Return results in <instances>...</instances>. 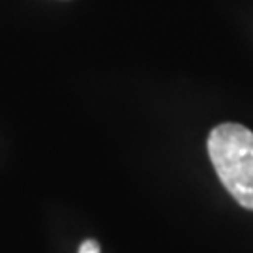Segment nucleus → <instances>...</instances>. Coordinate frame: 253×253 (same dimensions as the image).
Returning a JSON list of instances; mask_svg holds the SVG:
<instances>
[{
    "label": "nucleus",
    "instance_id": "1",
    "mask_svg": "<svg viewBox=\"0 0 253 253\" xmlns=\"http://www.w3.org/2000/svg\"><path fill=\"white\" fill-rule=\"evenodd\" d=\"M217 176L238 205L253 210V133L240 124H221L208 137Z\"/></svg>",
    "mask_w": 253,
    "mask_h": 253
},
{
    "label": "nucleus",
    "instance_id": "2",
    "mask_svg": "<svg viewBox=\"0 0 253 253\" xmlns=\"http://www.w3.org/2000/svg\"><path fill=\"white\" fill-rule=\"evenodd\" d=\"M79 253H101V252H100V246L96 244L94 240H86V242H83V246L79 248Z\"/></svg>",
    "mask_w": 253,
    "mask_h": 253
}]
</instances>
